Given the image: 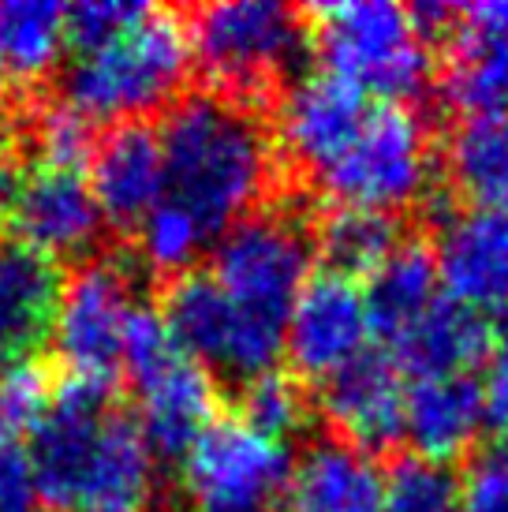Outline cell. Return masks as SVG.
I'll return each mask as SVG.
<instances>
[{
    "label": "cell",
    "mask_w": 508,
    "mask_h": 512,
    "mask_svg": "<svg viewBox=\"0 0 508 512\" xmlns=\"http://www.w3.org/2000/svg\"><path fill=\"white\" fill-rule=\"evenodd\" d=\"M165 157V202L184 210L206 247L284 187V165L269 113L191 90L157 124Z\"/></svg>",
    "instance_id": "cell-1"
},
{
    "label": "cell",
    "mask_w": 508,
    "mask_h": 512,
    "mask_svg": "<svg viewBox=\"0 0 508 512\" xmlns=\"http://www.w3.org/2000/svg\"><path fill=\"white\" fill-rule=\"evenodd\" d=\"M30 471L45 512H154L157 460L135 412L109 382H57L27 434Z\"/></svg>",
    "instance_id": "cell-2"
},
{
    "label": "cell",
    "mask_w": 508,
    "mask_h": 512,
    "mask_svg": "<svg viewBox=\"0 0 508 512\" xmlns=\"http://www.w3.org/2000/svg\"><path fill=\"white\" fill-rule=\"evenodd\" d=\"M314 225L318 210H311L296 184H288L213 243L210 277L225 292L236 318L232 359L225 370V382L236 389L277 370L288 318L318 262Z\"/></svg>",
    "instance_id": "cell-3"
},
{
    "label": "cell",
    "mask_w": 508,
    "mask_h": 512,
    "mask_svg": "<svg viewBox=\"0 0 508 512\" xmlns=\"http://www.w3.org/2000/svg\"><path fill=\"white\" fill-rule=\"evenodd\" d=\"M184 23L206 90L262 113L299 83L303 57L311 53L307 12L277 0L198 4L184 12Z\"/></svg>",
    "instance_id": "cell-4"
},
{
    "label": "cell",
    "mask_w": 508,
    "mask_h": 512,
    "mask_svg": "<svg viewBox=\"0 0 508 512\" xmlns=\"http://www.w3.org/2000/svg\"><path fill=\"white\" fill-rule=\"evenodd\" d=\"M191 72L195 57L184 15L176 8H146L120 38L71 57L60 75V101L101 128L150 120L184 98Z\"/></svg>",
    "instance_id": "cell-5"
},
{
    "label": "cell",
    "mask_w": 508,
    "mask_h": 512,
    "mask_svg": "<svg viewBox=\"0 0 508 512\" xmlns=\"http://www.w3.org/2000/svg\"><path fill=\"white\" fill-rule=\"evenodd\" d=\"M311 49L325 75L363 90L370 101L411 105L438 83L434 49L419 38L404 4L352 0L307 8Z\"/></svg>",
    "instance_id": "cell-6"
},
{
    "label": "cell",
    "mask_w": 508,
    "mask_h": 512,
    "mask_svg": "<svg viewBox=\"0 0 508 512\" xmlns=\"http://www.w3.org/2000/svg\"><path fill=\"white\" fill-rule=\"evenodd\" d=\"M318 184L333 206L374 210L400 217L434 202L438 184V143L434 131L411 105L374 101L348 146L325 165Z\"/></svg>",
    "instance_id": "cell-7"
},
{
    "label": "cell",
    "mask_w": 508,
    "mask_h": 512,
    "mask_svg": "<svg viewBox=\"0 0 508 512\" xmlns=\"http://www.w3.org/2000/svg\"><path fill=\"white\" fill-rule=\"evenodd\" d=\"M124 378L135 393V419L157 464L184 468L191 445L217 419L221 393L206 367L184 356L161 311L139 303L124 337Z\"/></svg>",
    "instance_id": "cell-8"
},
{
    "label": "cell",
    "mask_w": 508,
    "mask_h": 512,
    "mask_svg": "<svg viewBox=\"0 0 508 512\" xmlns=\"http://www.w3.org/2000/svg\"><path fill=\"white\" fill-rule=\"evenodd\" d=\"M139 273V258L105 251L90 262H79L64 281L53 344L60 363L68 367V378L116 385L124 374V337L139 307Z\"/></svg>",
    "instance_id": "cell-9"
},
{
    "label": "cell",
    "mask_w": 508,
    "mask_h": 512,
    "mask_svg": "<svg viewBox=\"0 0 508 512\" xmlns=\"http://www.w3.org/2000/svg\"><path fill=\"white\" fill-rule=\"evenodd\" d=\"M288 471V445L254 434L236 415H217L184 460V498L191 512H273Z\"/></svg>",
    "instance_id": "cell-10"
},
{
    "label": "cell",
    "mask_w": 508,
    "mask_h": 512,
    "mask_svg": "<svg viewBox=\"0 0 508 512\" xmlns=\"http://www.w3.org/2000/svg\"><path fill=\"white\" fill-rule=\"evenodd\" d=\"M370 348V318L363 285L340 273L318 270L299 292L284 333V356L292 374L307 385H322Z\"/></svg>",
    "instance_id": "cell-11"
},
{
    "label": "cell",
    "mask_w": 508,
    "mask_h": 512,
    "mask_svg": "<svg viewBox=\"0 0 508 512\" xmlns=\"http://www.w3.org/2000/svg\"><path fill=\"white\" fill-rule=\"evenodd\" d=\"M15 240L38 247L49 258L90 262L105 255V214L83 169H38L27 172L12 210Z\"/></svg>",
    "instance_id": "cell-12"
},
{
    "label": "cell",
    "mask_w": 508,
    "mask_h": 512,
    "mask_svg": "<svg viewBox=\"0 0 508 512\" xmlns=\"http://www.w3.org/2000/svg\"><path fill=\"white\" fill-rule=\"evenodd\" d=\"M434 262L445 296L508 322V210L467 206L441 214Z\"/></svg>",
    "instance_id": "cell-13"
},
{
    "label": "cell",
    "mask_w": 508,
    "mask_h": 512,
    "mask_svg": "<svg viewBox=\"0 0 508 512\" xmlns=\"http://www.w3.org/2000/svg\"><path fill=\"white\" fill-rule=\"evenodd\" d=\"M314 408L329 419L337 438L370 456L404 445V374L381 348H367L325 378L314 393Z\"/></svg>",
    "instance_id": "cell-14"
},
{
    "label": "cell",
    "mask_w": 508,
    "mask_h": 512,
    "mask_svg": "<svg viewBox=\"0 0 508 512\" xmlns=\"http://www.w3.org/2000/svg\"><path fill=\"white\" fill-rule=\"evenodd\" d=\"M277 105H281L277 150L284 172H303L307 180H314L348 146L374 101L363 90L318 72L288 86Z\"/></svg>",
    "instance_id": "cell-15"
},
{
    "label": "cell",
    "mask_w": 508,
    "mask_h": 512,
    "mask_svg": "<svg viewBox=\"0 0 508 512\" xmlns=\"http://www.w3.org/2000/svg\"><path fill=\"white\" fill-rule=\"evenodd\" d=\"M90 187L105 225L113 232H139V225L165 199V157L154 120L113 124L94 139L90 150Z\"/></svg>",
    "instance_id": "cell-16"
},
{
    "label": "cell",
    "mask_w": 508,
    "mask_h": 512,
    "mask_svg": "<svg viewBox=\"0 0 508 512\" xmlns=\"http://www.w3.org/2000/svg\"><path fill=\"white\" fill-rule=\"evenodd\" d=\"M64 270L38 247L0 236V359H38L57 329Z\"/></svg>",
    "instance_id": "cell-17"
},
{
    "label": "cell",
    "mask_w": 508,
    "mask_h": 512,
    "mask_svg": "<svg viewBox=\"0 0 508 512\" xmlns=\"http://www.w3.org/2000/svg\"><path fill=\"white\" fill-rule=\"evenodd\" d=\"M284 501L292 512H381L385 471L352 441L318 434L292 456Z\"/></svg>",
    "instance_id": "cell-18"
},
{
    "label": "cell",
    "mask_w": 508,
    "mask_h": 512,
    "mask_svg": "<svg viewBox=\"0 0 508 512\" xmlns=\"http://www.w3.org/2000/svg\"><path fill=\"white\" fill-rule=\"evenodd\" d=\"M486 430V393L475 374L423 378L404 389V441L411 456L445 464L467 456Z\"/></svg>",
    "instance_id": "cell-19"
},
{
    "label": "cell",
    "mask_w": 508,
    "mask_h": 512,
    "mask_svg": "<svg viewBox=\"0 0 508 512\" xmlns=\"http://www.w3.org/2000/svg\"><path fill=\"white\" fill-rule=\"evenodd\" d=\"M494 352L490 318L467 311L464 303L441 296L415 326L389 348V359L411 382L423 378H460L475 374Z\"/></svg>",
    "instance_id": "cell-20"
},
{
    "label": "cell",
    "mask_w": 508,
    "mask_h": 512,
    "mask_svg": "<svg viewBox=\"0 0 508 512\" xmlns=\"http://www.w3.org/2000/svg\"><path fill=\"white\" fill-rule=\"evenodd\" d=\"M438 288L441 281L434 247L419 236H404L393 255L385 258L363 285L370 337H378L381 352H389L438 303Z\"/></svg>",
    "instance_id": "cell-21"
},
{
    "label": "cell",
    "mask_w": 508,
    "mask_h": 512,
    "mask_svg": "<svg viewBox=\"0 0 508 512\" xmlns=\"http://www.w3.org/2000/svg\"><path fill=\"white\" fill-rule=\"evenodd\" d=\"M161 322L169 329L176 348L191 356L198 367L225 378L228 359H232V337H236V318L228 307L225 292L217 288L210 270L180 273L165 281L161 292Z\"/></svg>",
    "instance_id": "cell-22"
},
{
    "label": "cell",
    "mask_w": 508,
    "mask_h": 512,
    "mask_svg": "<svg viewBox=\"0 0 508 512\" xmlns=\"http://www.w3.org/2000/svg\"><path fill=\"white\" fill-rule=\"evenodd\" d=\"M445 180L479 210H508V116H464L445 139Z\"/></svg>",
    "instance_id": "cell-23"
},
{
    "label": "cell",
    "mask_w": 508,
    "mask_h": 512,
    "mask_svg": "<svg viewBox=\"0 0 508 512\" xmlns=\"http://www.w3.org/2000/svg\"><path fill=\"white\" fill-rule=\"evenodd\" d=\"M404 240L400 217L374 214V210H348V206H325L314 225V251L329 273L348 281L370 277L385 258Z\"/></svg>",
    "instance_id": "cell-24"
},
{
    "label": "cell",
    "mask_w": 508,
    "mask_h": 512,
    "mask_svg": "<svg viewBox=\"0 0 508 512\" xmlns=\"http://www.w3.org/2000/svg\"><path fill=\"white\" fill-rule=\"evenodd\" d=\"M64 53V4L4 0L0 4V72L38 83Z\"/></svg>",
    "instance_id": "cell-25"
},
{
    "label": "cell",
    "mask_w": 508,
    "mask_h": 512,
    "mask_svg": "<svg viewBox=\"0 0 508 512\" xmlns=\"http://www.w3.org/2000/svg\"><path fill=\"white\" fill-rule=\"evenodd\" d=\"M314 415V393L299 382L292 370H269L258 374L247 385H240L236 397V419L247 423L254 434L269 441H288L311 427Z\"/></svg>",
    "instance_id": "cell-26"
},
{
    "label": "cell",
    "mask_w": 508,
    "mask_h": 512,
    "mask_svg": "<svg viewBox=\"0 0 508 512\" xmlns=\"http://www.w3.org/2000/svg\"><path fill=\"white\" fill-rule=\"evenodd\" d=\"M94 139V124L60 98L38 105L23 124V146L45 169H83Z\"/></svg>",
    "instance_id": "cell-27"
},
{
    "label": "cell",
    "mask_w": 508,
    "mask_h": 512,
    "mask_svg": "<svg viewBox=\"0 0 508 512\" xmlns=\"http://www.w3.org/2000/svg\"><path fill=\"white\" fill-rule=\"evenodd\" d=\"M135 240H139L142 270H154L165 281L195 270L198 255L206 251V240H202V232L195 228V221L165 199L157 202L154 214L139 225Z\"/></svg>",
    "instance_id": "cell-28"
},
{
    "label": "cell",
    "mask_w": 508,
    "mask_h": 512,
    "mask_svg": "<svg viewBox=\"0 0 508 512\" xmlns=\"http://www.w3.org/2000/svg\"><path fill=\"white\" fill-rule=\"evenodd\" d=\"M381 512H460V475L423 456H396L385 475Z\"/></svg>",
    "instance_id": "cell-29"
},
{
    "label": "cell",
    "mask_w": 508,
    "mask_h": 512,
    "mask_svg": "<svg viewBox=\"0 0 508 512\" xmlns=\"http://www.w3.org/2000/svg\"><path fill=\"white\" fill-rule=\"evenodd\" d=\"M57 382L38 359H12L0 367V438H19L38 427Z\"/></svg>",
    "instance_id": "cell-30"
},
{
    "label": "cell",
    "mask_w": 508,
    "mask_h": 512,
    "mask_svg": "<svg viewBox=\"0 0 508 512\" xmlns=\"http://www.w3.org/2000/svg\"><path fill=\"white\" fill-rule=\"evenodd\" d=\"M150 4H131V0H79L64 8V45L71 57L94 53L101 45L120 38L131 23H139Z\"/></svg>",
    "instance_id": "cell-31"
},
{
    "label": "cell",
    "mask_w": 508,
    "mask_h": 512,
    "mask_svg": "<svg viewBox=\"0 0 508 512\" xmlns=\"http://www.w3.org/2000/svg\"><path fill=\"white\" fill-rule=\"evenodd\" d=\"M460 512H508V438H494L467 453Z\"/></svg>",
    "instance_id": "cell-32"
},
{
    "label": "cell",
    "mask_w": 508,
    "mask_h": 512,
    "mask_svg": "<svg viewBox=\"0 0 508 512\" xmlns=\"http://www.w3.org/2000/svg\"><path fill=\"white\" fill-rule=\"evenodd\" d=\"M0 512H45L27 449L15 438H0Z\"/></svg>",
    "instance_id": "cell-33"
},
{
    "label": "cell",
    "mask_w": 508,
    "mask_h": 512,
    "mask_svg": "<svg viewBox=\"0 0 508 512\" xmlns=\"http://www.w3.org/2000/svg\"><path fill=\"white\" fill-rule=\"evenodd\" d=\"M460 34H464L467 42L508 57V0L467 4L464 12H460Z\"/></svg>",
    "instance_id": "cell-34"
},
{
    "label": "cell",
    "mask_w": 508,
    "mask_h": 512,
    "mask_svg": "<svg viewBox=\"0 0 508 512\" xmlns=\"http://www.w3.org/2000/svg\"><path fill=\"white\" fill-rule=\"evenodd\" d=\"M490 370H486V382H482V393H486V427L494 430L497 438H508V322L501 341H494V352H490Z\"/></svg>",
    "instance_id": "cell-35"
},
{
    "label": "cell",
    "mask_w": 508,
    "mask_h": 512,
    "mask_svg": "<svg viewBox=\"0 0 508 512\" xmlns=\"http://www.w3.org/2000/svg\"><path fill=\"white\" fill-rule=\"evenodd\" d=\"M23 180H27V169H23V157L15 150H4L0 146V221H8L15 210V199L23 191Z\"/></svg>",
    "instance_id": "cell-36"
},
{
    "label": "cell",
    "mask_w": 508,
    "mask_h": 512,
    "mask_svg": "<svg viewBox=\"0 0 508 512\" xmlns=\"http://www.w3.org/2000/svg\"><path fill=\"white\" fill-rule=\"evenodd\" d=\"M8 120V86H4V72H0V128Z\"/></svg>",
    "instance_id": "cell-37"
}]
</instances>
